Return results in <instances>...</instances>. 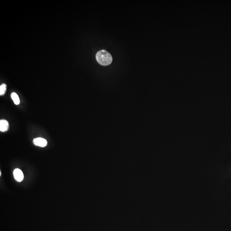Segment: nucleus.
I'll return each mask as SVG.
<instances>
[{
    "instance_id": "4",
    "label": "nucleus",
    "mask_w": 231,
    "mask_h": 231,
    "mask_svg": "<svg viewBox=\"0 0 231 231\" xmlns=\"http://www.w3.org/2000/svg\"><path fill=\"white\" fill-rule=\"evenodd\" d=\"M9 125L8 122L5 119H1L0 121V131L5 132L8 130Z\"/></svg>"
},
{
    "instance_id": "6",
    "label": "nucleus",
    "mask_w": 231,
    "mask_h": 231,
    "mask_svg": "<svg viewBox=\"0 0 231 231\" xmlns=\"http://www.w3.org/2000/svg\"><path fill=\"white\" fill-rule=\"evenodd\" d=\"M6 85L5 84H3L0 86V95H4L6 91Z\"/></svg>"
},
{
    "instance_id": "3",
    "label": "nucleus",
    "mask_w": 231,
    "mask_h": 231,
    "mask_svg": "<svg viewBox=\"0 0 231 231\" xmlns=\"http://www.w3.org/2000/svg\"><path fill=\"white\" fill-rule=\"evenodd\" d=\"M33 143L35 145L41 147H45L47 145V141L44 138H41V137H39V138L34 139Z\"/></svg>"
},
{
    "instance_id": "1",
    "label": "nucleus",
    "mask_w": 231,
    "mask_h": 231,
    "mask_svg": "<svg viewBox=\"0 0 231 231\" xmlns=\"http://www.w3.org/2000/svg\"><path fill=\"white\" fill-rule=\"evenodd\" d=\"M96 57L98 63L104 66L109 65L113 61L112 56L105 50L99 51L96 54Z\"/></svg>"
},
{
    "instance_id": "5",
    "label": "nucleus",
    "mask_w": 231,
    "mask_h": 231,
    "mask_svg": "<svg viewBox=\"0 0 231 231\" xmlns=\"http://www.w3.org/2000/svg\"><path fill=\"white\" fill-rule=\"evenodd\" d=\"M11 98L13 101L14 104L16 105H18L20 104V99L17 94L15 92H13L11 94Z\"/></svg>"
},
{
    "instance_id": "2",
    "label": "nucleus",
    "mask_w": 231,
    "mask_h": 231,
    "mask_svg": "<svg viewBox=\"0 0 231 231\" xmlns=\"http://www.w3.org/2000/svg\"><path fill=\"white\" fill-rule=\"evenodd\" d=\"M13 176L15 180L18 182H21L24 179V174L22 171L19 169H16L13 171Z\"/></svg>"
}]
</instances>
